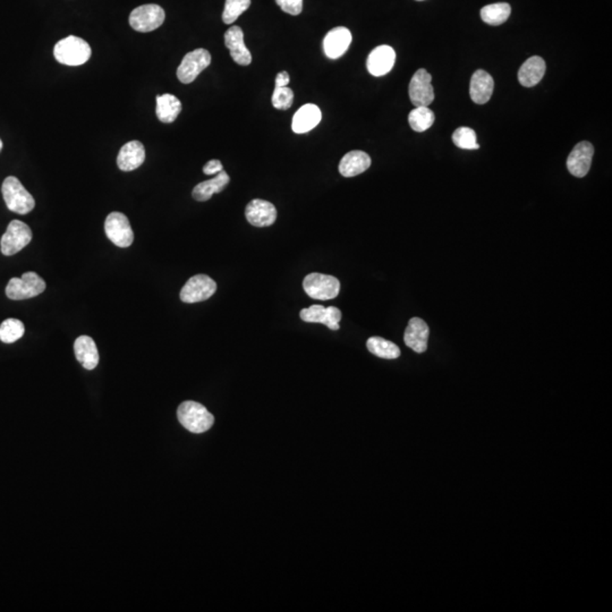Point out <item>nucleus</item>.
<instances>
[{"label":"nucleus","mask_w":612,"mask_h":612,"mask_svg":"<svg viewBox=\"0 0 612 612\" xmlns=\"http://www.w3.org/2000/svg\"><path fill=\"white\" fill-rule=\"evenodd\" d=\"M91 47L85 40L69 36L59 40L54 48L56 61L67 66H81L90 59Z\"/></svg>","instance_id":"obj_1"},{"label":"nucleus","mask_w":612,"mask_h":612,"mask_svg":"<svg viewBox=\"0 0 612 612\" xmlns=\"http://www.w3.org/2000/svg\"><path fill=\"white\" fill-rule=\"evenodd\" d=\"M178 421L192 433H204L215 423L212 414L197 402H184L177 409Z\"/></svg>","instance_id":"obj_2"},{"label":"nucleus","mask_w":612,"mask_h":612,"mask_svg":"<svg viewBox=\"0 0 612 612\" xmlns=\"http://www.w3.org/2000/svg\"><path fill=\"white\" fill-rule=\"evenodd\" d=\"M1 193L7 208L13 212L28 215L36 206V201L31 193H29L25 187L23 186V184L14 176H10L3 181Z\"/></svg>","instance_id":"obj_3"},{"label":"nucleus","mask_w":612,"mask_h":612,"mask_svg":"<svg viewBox=\"0 0 612 612\" xmlns=\"http://www.w3.org/2000/svg\"><path fill=\"white\" fill-rule=\"evenodd\" d=\"M45 289V283L36 272H25L21 278H12L6 287V295L14 300L38 296Z\"/></svg>","instance_id":"obj_4"},{"label":"nucleus","mask_w":612,"mask_h":612,"mask_svg":"<svg viewBox=\"0 0 612 612\" xmlns=\"http://www.w3.org/2000/svg\"><path fill=\"white\" fill-rule=\"evenodd\" d=\"M303 288L311 298L328 300L338 296L340 283L334 276L313 272L304 278Z\"/></svg>","instance_id":"obj_5"},{"label":"nucleus","mask_w":612,"mask_h":612,"mask_svg":"<svg viewBox=\"0 0 612 612\" xmlns=\"http://www.w3.org/2000/svg\"><path fill=\"white\" fill-rule=\"evenodd\" d=\"M166 14L162 7L148 3L136 7L129 15V25L138 32H152L162 25Z\"/></svg>","instance_id":"obj_6"},{"label":"nucleus","mask_w":612,"mask_h":612,"mask_svg":"<svg viewBox=\"0 0 612 612\" xmlns=\"http://www.w3.org/2000/svg\"><path fill=\"white\" fill-rule=\"evenodd\" d=\"M32 241V230L20 220L10 221L1 237V253L7 256L17 254Z\"/></svg>","instance_id":"obj_7"},{"label":"nucleus","mask_w":612,"mask_h":612,"mask_svg":"<svg viewBox=\"0 0 612 612\" xmlns=\"http://www.w3.org/2000/svg\"><path fill=\"white\" fill-rule=\"evenodd\" d=\"M211 64V55L206 49H195L184 57L177 68V78L182 83L190 84L197 80V76L209 67Z\"/></svg>","instance_id":"obj_8"},{"label":"nucleus","mask_w":612,"mask_h":612,"mask_svg":"<svg viewBox=\"0 0 612 612\" xmlns=\"http://www.w3.org/2000/svg\"><path fill=\"white\" fill-rule=\"evenodd\" d=\"M105 232L110 242L118 248H129L134 241V232L127 217L122 212H111L107 217Z\"/></svg>","instance_id":"obj_9"},{"label":"nucleus","mask_w":612,"mask_h":612,"mask_svg":"<svg viewBox=\"0 0 612 612\" xmlns=\"http://www.w3.org/2000/svg\"><path fill=\"white\" fill-rule=\"evenodd\" d=\"M216 290V281L206 274H197L184 285L181 290V300L184 303H199L209 300Z\"/></svg>","instance_id":"obj_10"},{"label":"nucleus","mask_w":612,"mask_h":612,"mask_svg":"<svg viewBox=\"0 0 612 612\" xmlns=\"http://www.w3.org/2000/svg\"><path fill=\"white\" fill-rule=\"evenodd\" d=\"M409 98L415 107H428L435 100V90L432 87V76L426 69H419L413 75L409 83Z\"/></svg>","instance_id":"obj_11"},{"label":"nucleus","mask_w":612,"mask_h":612,"mask_svg":"<svg viewBox=\"0 0 612 612\" xmlns=\"http://www.w3.org/2000/svg\"><path fill=\"white\" fill-rule=\"evenodd\" d=\"M594 148L590 142L583 141L576 144L573 151L569 153L567 159V168L575 177L582 178L587 176L592 164Z\"/></svg>","instance_id":"obj_12"},{"label":"nucleus","mask_w":612,"mask_h":612,"mask_svg":"<svg viewBox=\"0 0 612 612\" xmlns=\"http://www.w3.org/2000/svg\"><path fill=\"white\" fill-rule=\"evenodd\" d=\"M396 61V52L390 45H379L367 57V71L373 76H384L393 69Z\"/></svg>","instance_id":"obj_13"},{"label":"nucleus","mask_w":612,"mask_h":612,"mask_svg":"<svg viewBox=\"0 0 612 612\" xmlns=\"http://www.w3.org/2000/svg\"><path fill=\"white\" fill-rule=\"evenodd\" d=\"M245 216L248 223L254 227H267L274 225L277 219V210L270 202L255 199L246 206Z\"/></svg>","instance_id":"obj_14"},{"label":"nucleus","mask_w":612,"mask_h":612,"mask_svg":"<svg viewBox=\"0 0 612 612\" xmlns=\"http://www.w3.org/2000/svg\"><path fill=\"white\" fill-rule=\"evenodd\" d=\"M351 33L347 28L338 26L330 30L323 39V50L327 57L337 59L347 52L351 43Z\"/></svg>","instance_id":"obj_15"},{"label":"nucleus","mask_w":612,"mask_h":612,"mask_svg":"<svg viewBox=\"0 0 612 612\" xmlns=\"http://www.w3.org/2000/svg\"><path fill=\"white\" fill-rule=\"evenodd\" d=\"M225 45L229 49L232 61L236 64L248 66L252 63V55L245 45L244 32L239 26L234 25L225 33Z\"/></svg>","instance_id":"obj_16"},{"label":"nucleus","mask_w":612,"mask_h":612,"mask_svg":"<svg viewBox=\"0 0 612 612\" xmlns=\"http://www.w3.org/2000/svg\"><path fill=\"white\" fill-rule=\"evenodd\" d=\"M428 325L419 318H413L409 320L408 326L405 330L404 342L411 349L421 354L428 349Z\"/></svg>","instance_id":"obj_17"},{"label":"nucleus","mask_w":612,"mask_h":612,"mask_svg":"<svg viewBox=\"0 0 612 612\" xmlns=\"http://www.w3.org/2000/svg\"><path fill=\"white\" fill-rule=\"evenodd\" d=\"M323 118L319 107L313 103H306L297 110L293 117L292 129L296 134H304L316 129Z\"/></svg>","instance_id":"obj_18"},{"label":"nucleus","mask_w":612,"mask_h":612,"mask_svg":"<svg viewBox=\"0 0 612 612\" xmlns=\"http://www.w3.org/2000/svg\"><path fill=\"white\" fill-rule=\"evenodd\" d=\"M145 160L144 145L140 141H131L122 145L117 157V166L122 171H135Z\"/></svg>","instance_id":"obj_19"},{"label":"nucleus","mask_w":612,"mask_h":612,"mask_svg":"<svg viewBox=\"0 0 612 612\" xmlns=\"http://www.w3.org/2000/svg\"><path fill=\"white\" fill-rule=\"evenodd\" d=\"M493 87L494 82L492 76L483 69H479L470 78V99L477 105L487 103L492 96Z\"/></svg>","instance_id":"obj_20"},{"label":"nucleus","mask_w":612,"mask_h":612,"mask_svg":"<svg viewBox=\"0 0 612 612\" xmlns=\"http://www.w3.org/2000/svg\"><path fill=\"white\" fill-rule=\"evenodd\" d=\"M76 360L87 370H94L99 364V351L94 339L89 336H80L74 342Z\"/></svg>","instance_id":"obj_21"},{"label":"nucleus","mask_w":612,"mask_h":612,"mask_svg":"<svg viewBox=\"0 0 612 612\" xmlns=\"http://www.w3.org/2000/svg\"><path fill=\"white\" fill-rule=\"evenodd\" d=\"M371 166L370 155L367 152L351 151L346 153L339 164V173L344 177H355L367 171Z\"/></svg>","instance_id":"obj_22"},{"label":"nucleus","mask_w":612,"mask_h":612,"mask_svg":"<svg viewBox=\"0 0 612 612\" xmlns=\"http://www.w3.org/2000/svg\"><path fill=\"white\" fill-rule=\"evenodd\" d=\"M545 74V61L541 57L534 56L527 59L522 65V67L519 68V83L522 84L523 87H535L536 84L540 83Z\"/></svg>","instance_id":"obj_23"},{"label":"nucleus","mask_w":612,"mask_h":612,"mask_svg":"<svg viewBox=\"0 0 612 612\" xmlns=\"http://www.w3.org/2000/svg\"><path fill=\"white\" fill-rule=\"evenodd\" d=\"M229 181H230V178H229L228 174L225 171H220L219 174L216 175V177L197 184V186L194 187L192 195L195 200L200 201V202L210 200L213 194L223 192L225 187L228 185Z\"/></svg>","instance_id":"obj_24"},{"label":"nucleus","mask_w":612,"mask_h":612,"mask_svg":"<svg viewBox=\"0 0 612 612\" xmlns=\"http://www.w3.org/2000/svg\"><path fill=\"white\" fill-rule=\"evenodd\" d=\"M182 111V102L173 94H166L157 97L155 113L160 122L164 124L174 122Z\"/></svg>","instance_id":"obj_25"},{"label":"nucleus","mask_w":612,"mask_h":612,"mask_svg":"<svg viewBox=\"0 0 612 612\" xmlns=\"http://www.w3.org/2000/svg\"><path fill=\"white\" fill-rule=\"evenodd\" d=\"M510 3H491L481 10V19L489 25H501L510 19Z\"/></svg>","instance_id":"obj_26"},{"label":"nucleus","mask_w":612,"mask_h":612,"mask_svg":"<svg viewBox=\"0 0 612 612\" xmlns=\"http://www.w3.org/2000/svg\"><path fill=\"white\" fill-rule=\"evenodd\" d=\"M370 353L384 360H395L400 356V349L396 344L381 337H371L367 342Z\"/></svg>","instance_id":"obj_27"},{"label":"nucleus","mask_w":612,"mask_h":612,"mask_svg":"<svg viewBox=\"0 0 612 612\" xmlns=\"http://www.w3.org/2000/svg\"><path fill=\"white\" fill-rule=\"evenodd\" d=\"M435 113L428 107H415L409 113L408 122L415 132H426L435 122Z\"/></svg>","instance_id":"obj_28"},{"label":"nucleus","mask_w":612,"mask_h":612,"mask_svg":"<svg viewBox=\"0 0 612 612\" xmlns=\"http://www.w3.org/2000/svg\"><path fill=\"white\" fill-rule=\"evenodd\" d=\"M25 328L22 321L17 319H7L0 325V340L5 344H12L22 338Z\"/></svg>","instance_id":"obj_29"},{"label":"nucleus","mask_w":612,"mask_h":612,"mask_svg":"<svg viewBox=\"0 0 612 612\" xmlns=\"http://www.w3.org/2000/svg\"><path fill=\"white\" fill-rule=\"evenodd\" d=\"M452 142L458 148L464 150H477L480 145L477 143V133L470 127H459L452 134Z\"/></svg>","instance_id":"obj_30"},{"label":"nucleus","mask_w":612,"mask_h":612,"mask_svg":"<svg viewBox=\"0 0 612 612\" xmlns=\"http://www.w3.org/2000/svg\"><path fill=\"white\" fill-rule=\"evenodd\" d=\"M251 6V0H226L223 21L225 24H232Z\"/></svg>","instance_id":"obj_31"},{"label":"nucleus","mask_w":612,"mask_h":612,"mask_svg":"<svg viewBox=\"0 0 612 612\" xmlns=\"http://www.w3.org/2000/svg\"><path fill=\"white\" fill-rule=\"evenodd\" d=\"M271 101L276 109H289L294 101L293 90L288 87H274Z\"/></svg>","instance_id":"obj_32"},{"label":"nucleus","mask_w":612,"mask_h":612,"mask_svg":"<svg viewBox=\"0 0 612 612\" xmlns=\"http://www.w3.org/2000/svg\"><path fill=\"white\" fill-rule=\"evenodd\" d=\"M327 307L323 305H312L300 311V319L307 323H323L326 320Z\"/></svg>","instance_id":"obj_33"},{"label":"nucleus","mask_w":612,"mask_h":612,"mask_svg":"<svg viewBox=\"0 0 612 612\" xmlns=\"http://www.w3.org/2000/svg\"><path fill=\"white\" fill-rule=\"evenodd\" d=\"M276 3L285 13L293 17L300 15L303 10V0H276Z\"/></svg>","instance_id":"obj_34"},{"label":"nucleus","mask_w":612,"mask_h":612,"mask_svg":"<svg viewBox=\"0 0 612 612\" xmlns=\"http://www.w3.org/2000/svg\"><path fill=\"white\" fill-rule=\"evenodd\" d=\"M342 311L337 309L335 306H329L327 307L326 320H325V326L328 327L330 330H339L340 326L339 323L342 320Z\"/></svg>","instance_id":"obj_35"},{"label":"nucleus","mask_w":612,"mask_h":612,"mask_svg":"<svg viewBox=\"0 0 612 612\" xmlns=\"http://www.w3.org/2000/svg\"><path fill=\"white\" fill-rule=\"evenodd\" d=\"M223 171V164H221L219 160H217V159L210 160V162L204 167V173L206 175H217L219 174L220 171Z\"/></svg>","instance_id":"obj_36"},{"label":"nucleus","mask_w":612,"mask_h":612,"mask_svg":"<svg viewBox=\"0 0 612 612\" xmlns=\"http://www.w3.org/2000/svg\"><path fill=\"white\" fill-rule=\"evenodd\" d=\"M289 74L285 71L281 72V73H278L277 76H276V85H274V87H287V85L289 84Z\"/></svg>","instance_id":"obj_37"},{"label":"nucleus","mask_w":612,"mask_h":612,"mask_svg":"<svg viewBox=\"0 0 612 612\" xmlns=\"http://www.w3.org/2000/svg\"><path fill=\"white\" fill-rule=\"evenodd\" d=\"M3 141H1V139H0V152H1V150H3Z\"/></svg>","instance_id":"obj_38"},{"label":"nucleus","mask_w":612,"mask_h":612,"mask_svg":"<svg viewBox=\"0 0 612 612\" xmlns=\"http://www.w3.org/2000/svg\"><path fill=\"white\" fill-rule=\"evenodd\" d=\"M417 1H422V0H417Z\"/></svg>","instance_id":"obj_39"}]
</instances>
